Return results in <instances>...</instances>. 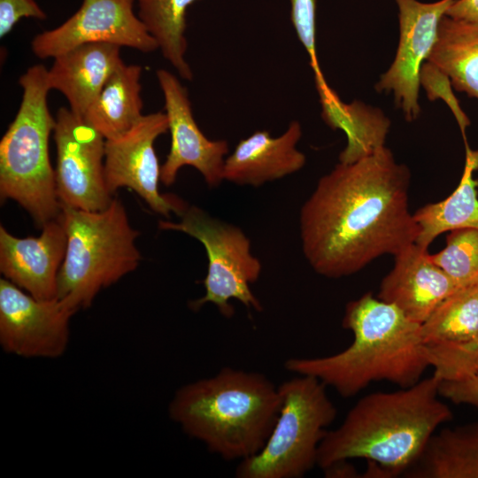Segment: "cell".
I'll return each mask as SVG.
<instances>
[{
    "mask_svg": "<svg viewBox=\"0 0 478 478\" xmlns=\"http://www.w3.org/2000/svg\"><path fill=\"white\" fill-rule=\"evenodd\" d=\"M411 173L382 146L323 175L302 205L303 254L319 274H354L383 255L416 242L420 227L409 211Z\"/></svg>",
    "mask_w": 478,
    "mask_h": 478,
    "instance_id": "6da1fadb",
    "label": "cell"
},
{
    "mask_svg": "<svg viewBox=\"0 0 478 478\" xmlns=\"http://www.w3.org/2000/svg\"><path fill=\"white\" fill-rule=\"evenodd\" d=\"M343 327L353 335L346 349L324 357L289 358L285 369L313 376L347 398L380 381L410 387L431 366L421 324L371 293L347 304Z\"/></svg>",
    "mask_w": 478,
    "mask_h": 478,
    "instance_id": "7a4b0ae2",
    "label": "cell"
},
{
    "mask_svg": "<svg viewBox=\"0 0 478 478\" xmlns=\"http://www.w3.org/2000/svg\"><path fill=\"white\" fill-rule=\"evenodd\" d=\"M440 380L434 374L393 392L360 398L343 422L328 430L317 458L321 469L331 464L363 459L378 474H397L412 467L440 425L452 419L439 399Z\"/></svg>",
    "mask_w": 478,
    "mask_h": 478,
    "instance_id": "3957f363",
    "label": "cell"
},
{
    "mask_svg": "<svg viewBox=\"0 0 478 478\" xmlns=\"http://www.w3.org/2000/svg\"><path fill=\"white\" fill-rule=\"evenodd\" d=\"M281 405L279 387L265 374L222 367L178 389L168 413L211 453L241 461L263 448Z\"/></svg>",
    "mask_w": 478,
    "mask_h": 478,
    "instance_id": "277c9868",
    "label": "cell"
},
{
    "mask_svg": "<svg viewBox=\"0 0 478 478\" xmlns=\"http://www.w3.org/2000/svg\"><path fill=\"white\" fill-rule=\"evenodd\" d=\"M46 67L32 66L19 78L22 99L0 142V196L19 204L40 227L59 216L49 140L56 118L48 106Z\"/></svg>",
    "mask_w": 478,
    "mask_h": 478,
    "instance_id": "5b68a950",
    "label": "cell"
},
{
    "mask_svg": "<svg viewBox=\"0 0 478 478\" xmlns=\"http://www.w3.org/2000/svg\"><path fill=\"white\" fill-rule=\"evenodd\" d=\"M67 244L58 275V295L75 312L89 307L98 292L139 265V232L128 221L122 203L90 212L61 206Z\"/></svg>",
    "mask_w": 478,
    "mask_h": 478,
    "instance_id": "8992f818",
    "label": "cell"
},
{
    "mask_svg": "<svg viewBox=\"0 0 478 478\" xmlns=\"http://www.w3.org/2000/svg\"><path fill=\"white\" fill-rule=\"evenodd\" d=\"M278 387L281 405L274 428L257 454L239 461L237 478H301L317 466L320 444L337 413L327 386L296 374Z\"/></svg>",
    "mask_w": 478,
    "mask_h": 478,
    "instance_id": "52a82bcc",
    "label": "cell"
},
{
    "mask_svg": "<svg viewBox=\"0 0 478 478\" xmlns=\"http://www.w3.org/2000/svg\"><path fill=\"white\" fill-rule=\"evenodd\" d=\"M158 227L185 233L199 241L206 251L208 268L203 281L205 294L189 304L192 310L210 303L224 317L230 318L235 309L229 301L235 299L248 309L262 311L260 301L251 289V284L260 276L262 265L239 227L191 205L181 214L180 221L159 220Z\"/></svg>",
    "mask_w": 478,
    "mask_h": 478,
    "instance_id": "ba28073f",
    "label": "cell"
},
{
    "mask_svg": "<svg viewBox=\"0 0 478 478\" xmlns=\"http://www.w3.org/2000/svg\"><path fill=\"white\" fill-rule=\"evenodd\" d=\"M53 138L55 181L60 206L97 212L112 201L104 175V137L70 108L60 107Z\"/></svg>",
    "mask_w": 478,
    "mask_h": 478,
    "instance_id": "9c48e42d",
    "label": "cell"
},
{
    "mask_svg": "<svg viewBox=\"0 0 478 478\" xmlns=\"http://www.w3.org/2000/svg\"><path fill=\"white\" fill-rule=\"evenodd\" d=\"M168 131L166 112L143 115L125 134L105 140L104 175L108 191L127 187L138 194L150 209L169 218L188 205L174 196L159 193L161 166L154 149L157 138Z\"/></svg>",
    "mask_w": 478,
    "mask_h": 478,
    "instance_id": "30bf717a",
    "label": "cell"
},
{
    "mask_svg": "<svg viewBox=\"0 0 478 478\" xmlns=\"http://www.w3.org/2000/svg\"><path fill=\"white\" fill-rule=\"evenodd\" d=\"M135 0H82L58 27L37 34L31 50L39 58H55L87 43H112L143 53L158 49L155 38L134 11Z\"/></svg>",
    "mask_w": 478,
    "mask_h": 478,
    "instance_id": "8fae6325",
    "label": "cell"
},
{
    "mask_svg": "<svg viewBox=\"0 0 478 478\" xmlns=\"http://www.w3.org/2000/svg\"><path fill=\"white\" fill-rule=\"evenodd\" d=\"M75 313L62 300L38 299L5 278L0 280V343L23 358H55L69 342Z\"/></svg>",
    "mask_w": 478,
    "mask_h": 478,
    "instance_id": "7c38bea8",
    "label": "cell"
},
{
    "mask_svg": "<svg viewBox=\"0 0 478 478\" xmlns=\"http://www.w3.org/2000/svg\"><path fill=\"white\" fill-rule=\"evenodd\" d=\"M399 10V44L389 69L376 84L379 91H392L405 119L418 118L420 66L428 59L437 38L440 20L455 0L421 3L395 0Z\"/></svg>",
    "mask_w": 478,
    "mask_h": 478,
    "instance_id": "4fadbf2b",
    "label": "cell"
},
{
    "mask_svg": "<svg viewBox=\"0 0 478 478\" xmlns=\"http://www.w3.org/2000/svg\"><path fill=\"white\" fill-rule=\"evenodd\" d=\"M165 99V110L171 135L170 150L161 166L160 181L170 186L181 168H196L211 188L223 181L225 156L228 144L225 140H211L198 127L187 89L176 75L166 69L156 73Z\"/></svg>",
    "mask_w": 478,
    "mask_h": 478,
    "instance_id": "5bb4252c",
    "label": "cell"
},
{
    "mask_svg": "<svg viewBox=\"0 0 478 478\" xmlns=\"http://www.w3.org/2000/svg\"><path fill=\"white\" fill-rule=\"evenodd\" d=\"M42 227L37 237L19 238L0 226V271L34 297L47 300L57 298L67 236L59 216Z\"/></svg>",
    "mask_w": 478,
    "mask_h": 478,
    "instance_id": "9a60e30c",
    "label": "cell"
},
{
    "mask_svg": "<svg viewBox=\"0 0 478 478\" xmlns=\"http://www.w3.org/2000/svg\"><path fill=\"white\" fill-rule=\"evenodd\" d=\"M394 258L393 268L382 279L377 297L422 324L459 288L433 262L428 249L415 243Z\"/></svg>",
    "mask_w": 478,
    "mask_h": 478,
    "instance_id": "2e32d148",
    "label": "cell"
},
{
    "mask_svg": "<svg viewBox=\"0 0 478 478\" xmlns=\"http://www.w3.org/2000/svg\"><path fill=\"white\" fill-rule=\"evenodd\" d=\"M301 136L302 127L297 120L277 137L266 130L256 131L241 140L226 158L224 180L259 187L299 171L306 162L305 155L297 148Z\"/></svg>",
    "mask_w": 478,
    "mask_h": 478,
    "instance_id": "e0dca14e",
    "label": "cell"
},
{
    "mask_svg": "<svg viewBox=\"0 0 478 478\" xmlns=\"http://www.w3.org/2000/svg\"><path fill=\"white\" fill-rule=\"evenodd\" d=\"M120 48L112 43H87L53 58L47 71L50 89L59 91L70 110L84 117L108 78L123 62Z\"/></svg>",
    "mask_w": 478,
    "mask_h": 478,
    "instance_id": "ac0fdd59",
    "label": "cell"
},
{
    "mask_svg": "<svg viewBox=\"0 0 478 478\" xmlns=\"http://www.w3.org/2000/svg\"><path fill=\"white\" fill-rule=\"evenodd\" d=\"M141 76V66L122 62L84 115L105 140L125 134L143 115Z\"/></svg>",
    "mask_w": 478,
    "mask_h": 478,
    "instance_id": "d6986e66",
    "label": "cell"
},
{
    "mask_svg": "<svg viewBox=\"0 0 478 478\" xmlns=\"http://www.w3.org/2000/svg\"><path fill=\"white\" fill-rule=\"evenodd\" d=\"M317 91L323 120L329 127L342 129L347 137L339 162H354L384 146L389 120L380 110L359 102L344 104L328 85Z\"/></svg>",
    "mask_w": 478,
    "mask_h": 478,
    "instance_id": "ffe728a7",
    "label": "cell"
},
{
    "mask_svg": "<svg viewBox=\"0 0 478 478\" xmlns=\"http://www.w3.org/2000/svg\"><path fill=\"white\" fill-rule=\"evenodd\" d=\"M462 177L455 190L443 201L428 204L413 213L420 233L415 243L428 249L441 234L460 228L478 229V181L474 173L478 169V150H473L467 141Z\"/></svg>",
    "mask_w": 478,
    "mask_h": 478,
    "instance_id": "44dd1931",
    "label": "cell"
},
{
    "mask_svg": "<svg viewBox=\"0 0 478 478\" xmlns=\"http://www.w3.org/2000/svg\"><path fill=\"white\" fill-rule=\"evenodd\" d=\"M427 60L456 90L478 99V23L444 15Z\"/></svg>",
    "mask_w": 478,
    "mask_h": 478,
    "instance_id": "7402d4cb",
    "label": "cell"
},
{
    "mask_svg": "<svg viewBox=\"0 0 478 478\" xmlns=\"http://www.w3.org/2000/svg\"><path fill=\"white\" fill-rule=\"evenodd\" d=\"M409 477L478 478V421L434 434Z\"/></svg>",
    "mask_w": 478,
    "mask_h": 478,
    "instance_id": "603a6c76",
    "label": "cell"
},
{
    "mask_svg": "<svg viewBox=\"0 0 478 478\" xmlns=\"http://www.w3.org/2000/svg\"><path fill=\"white\" fill-rule=\"evenodd\" d=\"M197 0H135L137 15L158 42L163 57L184 80L192 81L193 72L185 58L186 12Z\"/></svg>",
    "mask_w": 478,
    "mask_h": 478,
    "instance_id": "cb8c5ba5",
    "label": "cell"
},
{
    "mask_svg": "<svg viewBox=\"0 0 478 478\" xmlns=\"http://www.w3.org/2000/svg\"><path fill=\"white\" fill-rule=\"evenodd\" d=\"M426 344L466 342L478 336V285L447 297L421 324Z\"/></svg>",
    "mask_w": 478,
    "mask_h": 478,
    "instance_id": "d4e9b609",
    "label": "cell"
},
{
    "mask_svg": "<svg viewBox=\"0 0 478 478\" xmlns=\"http://www.w3.org/2000/svg\"><path fill=\"white\" fill-rule=\"evenodd\" d=\"M430 258L459 289L478 285V229L450 231L445 247Z\"/></svg>",
    "mask_w": 478,
    "mask_h": 478,
    "instance_id": "484cf974",
    "label": "cell"
},
{
    "mask_svg": "<svg viewBox=\"0 0 478 478\" xmlns=\"http://www.w3.org/2000/svg\"><path fill=\"white\" fill-rule=\"evenodd\" d=\"M428 348L433 374L440 382L461 380L478 373V336L461 343L429 344Z\"/></svg>",
    "mask_w": 478,
    "mask_h": 478,
    "instance_id": "4316f807",
    "label": "cell"
},
{
    "mask_svg": "<svg viewBox=\"0 0 478 478\" xmlns=\"http://www.w3.org/2000/svg\"><path fill=\"white\" fill-rule=\"evenodd\" d=\"M290 19L296 34L309 56L316 88L328 84L316 52V0H290Z\"/></svg>",
    "mask_w": 478,
    "mask_h": 478,
    "instance_id": "83f0119b",
    "label": "cell"
},
{
    "mask_svg": "<svg viewBox=\"0 0 478 478\" xmlns=\"http://www.w3.org/2000/svg\"><path fill=\"white\" fill-rule=\"evenodd\" d=\"M420 81L426 86L427 89H439V92L434 94L432 99L435 96H440L446 101L459 125L463 139H466V128L469 126L470 122L451 91L449 78L428 64L422 72H420Z\"/></svg>",
    "mask_w": 478,
    "mask_h": 478,
    "instance_id": "f1b7e54d",
    "label": "cell"
},
{
    "mask_svg": "<svg viewBox=\"0 0 478 478\" xmlns=\"http://www.w3.org/2000/svg\"><path fill=\"white\" fill-rule=\"evenodd\" d=\"M23 18L44 20L47 14L35 0H0V37L6 36Z\"/></svg>",
    "mask_w": 478,
    "mask_h": 478,
    "instance_id": "f546056e",
    "label": "cell"
},
{
    "mask_svg": "<svg viewBox=\"0 0 478 478\" xmlns=\"http://www.w3.org/2000/svg\"><path fill=\"white\" fill-rule=\"evenodd\" d=\"M439 395L457 405L478 406V373L461 380L440 382Z\"/></svg>",
    "mask_w": 478,
    "mask_h": 478,
    "instance_id": "4dcf8cb0",
    "label": "cell"
},
{
    "mask_svg": "<svg viewBox=\"0 0 478 478\" xmlns=\"http://www.w3.org/2000/svg\"><path fill=\"white\" fill-rule=\"evenodd\" d=\"M445 15L478 23V0H455Z\"/></svg>",
    "mask_w": 478,
    "mask_h": 478,
    "instance_id": "1f68e13d",
    "label": "cell"
},
{
    "mask_svg": "<svg viewBox=\"0 0 478 478\" xmlns=\"http://www.w3.org/2000/svg\"><path fill=\"white\" fill-rule=\"evenodd\" d=\"M348 461L349 460L337 461L322 469L325 476L328 478L357 477L358 473L355 467Z\"/></svg>",
    "mask_w": 478,
    "mask_h": 478,
    "instance_id": "d6a6232c",
    "label": "cell"
}]
</instances>
